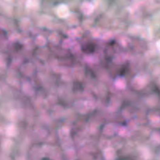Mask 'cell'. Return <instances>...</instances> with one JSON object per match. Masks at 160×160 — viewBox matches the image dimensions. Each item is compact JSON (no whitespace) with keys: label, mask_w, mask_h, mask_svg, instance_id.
Returning a JSON list of instances; mask_svg holds the SVG:
<instances>
[{"label":"cell","mask_w":160,"mask_h":160,"mask_svg":"<svg viewBox=\"0 0 160 160\" xmlns=\"http://www.w3.org/2000/svg\"><path fill=\"white\" fill-rule=\"evenodd\" d=\"M70 131L69 128H66V127H63V128H60L58 131L59 138L62 141H66L70 138Z\"/></svg>","instance_id":"obj_4"},{"label":"cell","mask_w":160,"mask_h":160,"mask_svg":"<svg viewBox=\"0 0 160 160\" xmlns=\"http://www.w3.org/2000/svg\"><path fill=\"white\" fill-rule=\"evenodd\" d=\"M63 113V109L60 106H56L54 109H53V115H54V117H56V118L61 117Z\"/></svg>","instance_id":"obj_22"},{"label":"cell","mask_w":160,"mask_h":160,"mask_svg":"<svg viewBox=\"0 0 160 160\" xmlns=\"http://www.w3.org/2000/svg\"><path fill=\"white\" fill-rule=\"evenodd\" d=\"M130 42H131V41H130V39L128 37L123 36L119 38V43L123 47H127L130 44Z\"/></svg>","instance_id":"obj_21"},{"label":"cell","mask_w":160,"mask_h":160,"mask_svg":"<svg viewBox=\"0 0 160 160\" xmlns=\"http://www.w3.org/2000/svg\"><path fill=\"white\" fill-rule=\"evenodd\" d=\"M84 60H85L86 63H87L94 64L98 63V59L95 56H94V55H88V56L84 57Z\"/></svg>","instance_id":"obj_19"},{"label":"cell","mask_w":160,"mask_h":160,"mask_svg":"<svg viewBox=\"0 0 160 160\" xmlns=\"http://www.w3.org/2000/svg\"><path fill=\"white\" fill-rule=\"evenodd\" d=\"M151 140H153L154 141H156L157 144H158V142H159V134H158V132H154V133H152V134H151Z\"/></svg>","instance_id":"obj_24"},{"label":"cell","mask_w":160,"mask_h":160,"mask_svg":"<svg viewBox=\"0 0 160 160\" xmlns=\"http://www.w3.org/2000/svg\"><path fill=\"white\" fill-rule=\"evenodd\" d=\"M82 31L80 29V28H77V29H72V30H70L69 31H68V36H69V38H79V37L81 36L83 34H82Z\"/></svg>","instance_id":"obj_14"},{"label":"cell","mask_w":160,"mask_h":160,"mask_svg":"<svg viewBox=\"0 0 160 160\" xmlns=\"http://www.w3.org/2000/svg\"><path fill=\"white\" fill-rule=\"evenodd\" d=\"M116 133L121 138H128L131 135V131L127 127H124V126H119L118 127L117 126Z\"/></svg>","instance_id":"obj_7"},{"label":"cell","mask_w":160,"mask_h":160,"mask_svg":"<svg viewBox=\"0 0 160 160\" xmlns=\"http://www.w3.org/2000/svg\"><path fill=\"white\" fill-rule=\"evenodd\" d=\"M46 42H47L46 38L44 36H42V35H38V36H37L36 38H35V43L38 47H43V46H46Z\"/></svg>","instance_id":"obj_15"},{"label":"cell","mask_w":160,"mask_h":160,"mask_svg":"<svg viewBox=\"0 0 160 160\" xmlns=\"http://www.w3.org/2000/svg\"><path fill=\"white\" fill-rule=\"evenodd\" d=\"M5 134L9 138H13L16 134V128L14 124H9L5 128Z\"/></svg>","instance_id":"obj_12"},{"label":"cell","mask_w":160,"mask_h":160,"mask_svg":"<svg viewBox=\"0 0 160 160\" xmlns=\"http://www.w3.org/2000/svg\"><path fill=\"white\" fill-rule=\"evenodd\" d=\"M72 75L73 78L77 79V80H82L84 79V71L80 66H76L72 70Z\"/></svg>","instance_id":"obj_3"},{"label":"cell","mask_w":160,"mask_h":160,"mask_svg":"<svg viewBox=\"0 0 160 160\" xmlns=\"http://www.w3.org/2000/svg\"><path fill=\"white\" fill-rule=\"evenodd\" d=\"M114 85L116 87V88L119 90H124L125 89L126 87H127V81H126L125 79L122 77H120L116 79L114 82Z\"/></svg>","instance_id":"obj_11"},{"label":"cell","mask_w":160,"mask_h":160,"mask_svg":"<svg viewBox=\"0 0 160 160\" xmlns=\"http://www.w3.org/2000/svg\"><path fill=\"white\" fill-rule=\"evenodd\" d=\"M117 125L115 124H108L103 128V134L107 136H113L117 131Z\"/></svg>","instance_id":"obj_5"},{"label":"cell","mask_w":160,"mask_h":160,"mask_svg":"<svg viewBox=\"0 0 160 160\" xmlns=\"http://www.w3.org/2000/svg\"><path fill=\"white\" fill-rule=\"evenodd\" d=\"M74 42L75 41L73 40V38H68L63 42L62 47L65 49H70V48L72 47V46H73Z\"/></svg>","instance_id":"obj_17"},{"label":"cell","mask_w":160,"mask_h":160,"mask_svg":"<svg viewBox=\"0 0 160 160\" xmlns=\"http://www.w3.org/2000/svg\"><path fill=\"white\" fill-rule=\"evenodd\" d=\"M49 41L50 42H52L53 44L56 45L60 41V35H59L57 33H52L51 35L49 36Z\"/></svg>","instance_id":"obj_18"},{"label":"cell","mask_w":160,"mask_h":160,"mask_svg":"<svg viewBox=\"0 0 160 160\" xmlns=\"http://www.w3.org/2000/svg\"><path fill=\"white\" fill-rule=\"evenodd\" d=\"M5 60L4 58L3 55L0 54V67H5Z\"/></svg>","instance_id":"obj_25"},{"label":"cell","mask_w":160,"mask_h":160,"mask_svg":"<svg viewBox=\"0 0 160 160\" xmlns=\"http://www.w3.org/2000/svg\"><path fill=\"white\" fill-rule=\"evenodd\" d=\"M133 112V109L130 107H128L124 109V112H123L122 114L126 119H131V117H132L134 114Z\"/></svg>","instance_id":"obj_20"},{"label":"cell","mask_w":160,"mask_h":160,"mask_svg":"<svg viewBox=\"0 0 160 160\" xmlns=\"http://www.w3.org/2000/svg\"><path fill=\"white\" fill-rule=\"evenodd\" d=\"M126 60H127V57H126L125 54L121 53H118L115 56L114 59H113V62L117 64H122L125 62Z\"/></svg>","instance_id":"obj_13"},{"label":"cell","mask_w":160,"mask_h":160,"mask_svg":"<svg viewBox=\"0 0 160 160\" xmlns=\"http://www.w3.org/2000/svg\"><path fill=\"white\" fill-rule=\"evenodd\" d=\"M120 106V102L118 99H116V98H113V100L111 101V102L109 103V109L110 111H115L117 110Z\"/></svg>","instance_id":"obj_16"},{"label":"cell","mask_w":160,"mask_h":160,"mask_svg":"<svg viewBox=\"0 0 160 160\" xmlns=\"http://www.w3.org/2000/svg\"><path fill=\"white\" fill-rule=\"evenodd\" d=\"M21 72L24 73L25 76H31V75L34 73V71H35V67L33 66L32 63H24V65L22 66L21 68Z\"/></svg>","instance_id":"obj_2"},{"label":"cell","mask_w":160,"mask_h":160,"mask_svg":"<svg viewBox=\"0 0 160 160\" xmlns=\"http://www.w3.org/2000/svg\"><path fill=\"white\" fill-rule=\"evenodd\" d=\"M22 91H24V93L25 95H27V96H32L35 93V90L34 87L31 85V83L27 81H24L22 84Z\"/></svg>","instance_id":"obj_6"},{"label":"cell","mask_w":160,"mask_h":160,"mask_svg":"<svg viewBox=\"0 0 160 160\" xmlns=\"http://www.w3.org/2000/svg\"><path fill=\"white\" fill-rule=\"evenodd\" d=\"M70 49L72 50V52L74 53H77L78 52H80V45H79L78 43L77 42H75L74 43H73V45L72 46V47L70 48Z\"/></svg>","instance_id":"obj_23"},{"label":"cell","mask_w":160,"mask_h":160,"mask_svg":"<svg viewBox=\"0 0 160 160\" xmlns=\"http://www.w3.org/2000/svg\"><path fill=\"white\" fill-rule=\"evenodd\" d=\"M145 102L149 107H155L158 102V97L156 95H151L146 98Z\"/></svg>","instance_id":"obj_10"},{"label":"cell","mask_w":160,"mask_h":160,"mask_svg":"<svg viewBox=\"0 0 160 160\" xmlns=\"http://www.w3.org/2000/svg\"><path fill=\"white\" fill-rule=\"evenodd\" d=\"M75 108L77 111L81 114H85L88 113V109H87V106L85 104V101H78L75 103Z\"/></svg>","instance_id":"obj_8"},{"label":"cell","mask_w":160,"mask_h":160,"mask_svg":"<svg viewBox=\"0 0 160 160\" xmlns=\"http://www.w3.org/2000/svg\"><path fill=\"white\" fill-rule=\"evenodd\" d=\"M148 83V77L145 74H138L131 81V85L136 90L143 89Z\"/></svg>","instance_id":"obj_1"},{"label":"cell","mask_w":160,"mask_h":160,"mask_svg":"<svg viewBox=\"0 0 160 160\" xmlns=\"http://www.w3.org/2000/svg\"><path fill=\"white\" fill-rule=\"evenodd\" d=\"M148 120H150L151 124L155 128L159 127V116L157 113H151L148 114Z\"/></svg>","instance_id":"obj_9"}]
</instances>
